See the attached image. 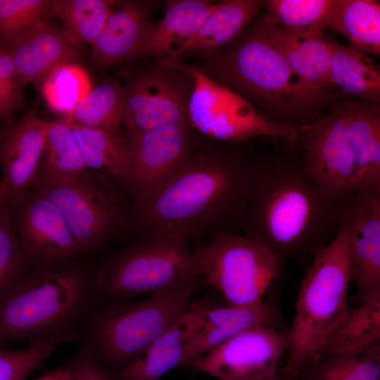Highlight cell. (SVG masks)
<instances>
[{
  "mask_svg": "<svg viewBox=\"0 0 380 380\" xmlns=\"http://www.w3.org/2000/svg\"><path fill=\"white\" fill-rule=\"evenodd\" d=\"M214 5L208 0L167 1L163 18L153 24L134 58H170L197 32Z\"/></svg>",
  "mask_w": 380,
  "mask_h": 380,
  "instance_id": "603a6c76",
  "label": "cell"
},
{
  "mask_svg": "<svg viewBox=\"0 0 380 380\" xmlns=\"http://www.w3.org/2000/svg\"><path fill=\"white\" fill-rule=\"evenodd\" d=\"M194 87L186 72L159 59L125 87L122 123L127 133L165 127H191L188 105Z\"/></svg>",
  "mask_w": 380,
  "mask_h": 380,
  "instance_id": "7c38bea8",
  "label": "cell"
},
{
  "mask_svg": "<svg viewBox=\"0 0 380 380\" xmlns=\"http://www.w3.org/2000/svg\"><path fill=\"white\" fill-rule=\"evenodd\" d=\"M124 99L125 87L116 82H104L91 87L66 117L81 125L120 135Z\"/></svg>",
  "mask_w": 380,
  "mask_h": 380,
  "instance_id": "d6a6232c",
  "label": "cell"
},
{
  "mask_svg": "<svg viewBox=\"0 0 380 380\" xmlns=\"http://www.w3.org/2000/svg\"><path fill=\"white\" fill-rule=\"evenodd\" d=\"M258 380H281V379L280 378L279 373L278 374L275 376L262 379H258Z\"/></svg>",
  "mask_w": 380,
  "mask_h": 380,
  "instance_id": "ee69618b",
  "label": "cell"
},
{
  "mask_svg": "<svg viewBox=\"0 0 380 380\" xmlns=\"http://www.w3.org/2000/svg\"><path fill=\"white\" fill-rule=\"evenodd\" d=\"M377 341H380V296L350 308L319 355L353 350Z\"/></svg>",
  "mask_w": 380,
  "mask_h": 380,
  "instance_id": "1f68e13d",
  "label": "cell"
},
{
  "mask_svg": "<svg viewBox=\"0 0 380 380\" xmlns=\"http://www.w3.org/2000/svg\"><path fill=\"white\" fill-rule=\"evenodd\" d=\"M200 285L159 291L144 299L108 310L98 330L103 354L112 362L121 365L120 369L124 367L179 319Z\"/></svg>",
  "mask_w": 380,
  "mask_h": 380,
  "instance_id": "ba28073f",
  "label": "cell"
},
{
  "mask_svg": "<svg viewBox=\"0 0 380 380\" xmlns=\"http://www.w3.org/2000/svg\"><path fill=\"white\" fill-rule=\"evenodd\" d=\"M91 88L87 72L69 63L57 68L44 80L42 92L52 109L69 116Z\"/></svg>",
  "mask_w": 380,
  "mask_h": 380,
  "instance_id": "e575fe53",
  "label": "cell"
},
{
  "mask_svg": "<svg viewBox=\"0 0 380 380\" xmlns=\"http://www.w3.org/2000/svg\"><path fill=\"white\" fill-rule=\"evenodd\" d=\"M215 303L209 298L191 302L185 312L131 362L113 372V380H159L172 369L182 367L186 344L206 311Z\"/></svg>",
  "mask_w": 380,
  "mask_h": 380,
  "instance_id": "ac0fdd59",
  "label": "cell"
},
{
  "mask_svg": "<svg viewBox=\"0 0 380 380\" xmlns=\"http://www.w3.org/2000/svg\"><path fill=\"white\" fill-rule=\"evenodd\" d=\"M46 137V123L30 113L21 118L0 142L1 179L4 201L13 205L21 201L38 180Z\"/></svg>",
  "mask_w": 380,
  "mask_h": 380,
  "instance_id": "2e32d148",
  "label": "cell"
},
{
  "mask_svg": "<svg viewBox=\"0 0 380 380\" xmlns=\"http://www.w3.org/2000/svg\"><path fill=\"white\" fill-rule=\"evenodd\" d=\"M336 0L264 1L267 15L284 30L297 34L322 32L329 27Z\"/></svg>",
  "mask_w": 380,
  "mask_h": 380,
  "instance_id": "836d02e7",
  "label": "cell"
},
{
  "mask_svg": "<svg viewBox=\"0 0 380 380\" xmlns=\"http://www.w3.org/2000/svg\"><path fill=\"white\" fill-rule=\"evenodd\" d=\"M4 199V191H3L1 182L0 179V202Z\"/></svg>",
  "mask_w": 380,
  "mask_h": 380,
  "instance_id": "f6af8a7d",
  "label": "cell"
},
{
  "mask_svg": "<svg viewBox=\"0 0 380 380\" xmlns=\"http://www.w3.org/2000/svg\"><path fill=\"white\" fill-rule=\"evenodd\" d=\"M205 67L204 73L240 95L265 118L286 127L312 123L337 96L301 79L269 40L260 19L229 47L210 56Z\"/></svg>",
  "mask_w": 380,
  "mask_h": 380,
  "instance_id": "3957f363",
  "label": "cell"
},
{
  "mask_svg": "<svg viewBox=\"0 0 380 380\" xmlns=\"http://www.w3.org/2000/svg\"><path fill=\"white\" fill-rule=\"evenodd\" d=\"M348 107V101H336L324 115L299 132L295 142L310 174L337 199L367 189L347 125Z\"/></svg>",
  "mask_w": 380,
  "mask_h": 380,
  "instance_id": "9c48e42d",
  "label": "cell"
},
{
  "mask_svg": "<svg viewBox=\"0 0 380 380\" xmlns=\"http://www.w3.org/2000/svg\"><path fill=\"white\" fill-rule=\"evenodd\" d=\"M347 125L364 188L380 193L379 105L348 101Z\"/></svg>",
  "mask_w": 380,
  "mask_h": 380,
  "instance_id": "4316f807",
  "label": "cell"
},
{
  "mask_svg": "<svg viewBox=\"0 0 380 380\" xmlns=\"http://www.w3.org/2000/svg\"><path fill=\"white\" fill-rule=\"evenodd\" d=\"M112 0H52L51 13L63 23L65 35L75 44H93L103 29L113 7Z\"/></svg>",
  "mask_w": 380,
  "mask_h": 380,
  "instance_id": "4dcf8cb0",
  "label": "cell"
},
{
  "mask_svg": "<svg viewBox=\"0 0 380 380\" xmlns=\"http://www.w3.org/2000/svg\"><path fill=\"white\" fill-rule=\"evenodd\" d=\"M51 1L0 0V34L7 45L20 32L45 20Z\"/></svg>",
  "mask_w": 380,
  "mask_h": 380,
  "instance_id": "8d00e7d4",
  "label": "cell"
},
{
  "mask_svg": "<svg viewBox=\"0 0 380 380\" xmlns=\"http://www.w3.org/2000/svg\"><path fill=\"white\" fill-rule=\"evenodd\" d=\"M8 46L20 86L44 82L57 68L74 63L78 56L75 45L45 20L20 32Z\"/></svg>",
  "mask_w": 380,
  "mask_h": 380,
  "instance_id": "d6986e66",
  "label": "cell"
},
{
  "mask_svg": "<svg viewBox=\"0 0 380 380\" xmlns=\"http://www.w3.org/2000/svg\"><path fill=\"white\" fill-rule=\"evenodd\" d=\"M70 334H54L22 350H10L0 343V380H25Z\"/></svg>",
  "mask_w": 380,
  "mask_h": 380,
  "instance_id": "d590c367",
  "label": "cell"
},
{
  "mask_svg": "<svg viewBox=\"0 0 380 380\" xmlns=\"http://www.w3.org/2000/svg\"><path fill=\"white\" fill-rule=\"evenodd\" d=\"M0 77L4 80L19 84L15 80L17 72L13 57L8 49L1 47H0Z\"/></svg>",
  "mask_w": 380,
  "mask_h": 380,
  "instance_id": "60d3db41",
  "label": "cell"
},
{
  "mask_svg": "<svg viewBox=\"0 0 380 380\" xmlns=\"http://www.w3.org/2000/svg\"><path fill=\"white\" fill-rule=\"evenodd\" d=\"M0 86L5 88H8V89H20L19 84L4 80L1 78V77H0Z\"/></svg>",
  "mask_w": 380,
  "mask_h": 380,
  "instance_id": "7bdbcfd3",
  "label": "cell"
},
{
  "mask_svg": "<svg viewBox=\"0 0 380 380\" xmlns=\"http://www.w3.org/2000/svg\"><path fill=\"white\" fill-rule=\"evenodd\" d=\"M347 220L350 281L359 303L380 296V193H357Z\"/></svg>",
  "mask_w": 380,
  "mask_h": 380,
  "instance_id": "9a60e30c",
  "label": "cell"
},
{
  "mask_svg": "<svg viewBox=\"0 0 380 380\" xmlns=\"http://www.w3.org/2000/svg\"><path fill=\"white\" fill-rule=\"evenodd\" d=\"M82 284L74 274L48 272L18 282L0 301V343L53 325L76 308Z\"/></svg>",
  "mask_w": 380,
  "mask_h": 380,
  "instance_id": "8fae6325",
  "label": "cell"
},
{
  "mask_svg": "<svg viewBox=\"0 0 380 380\" xmlns=\"http://www.w3.org/2000/svg\"><path fill=\"white\" fill-rule=\"evenodd\" d=\"M190 128L172 126L127 133L133 201L151 194L177 170L195 142Z\"/></svg>",
  "mask_w": 380,
  "mask_h": 380,
  "instance_id": "5bb4252c",
  "label": "cell"
},
{
  "mask_svg": "<svg viewBox=\"0 0 380 380\" xmlns=\"http://www.w3.org/2000/svg\"><path fill=\"white\" fill-rule=\"evenodd\" d=\"M153 2L128 1L113 10L101 32L92 44V56L99 66L107 67L134 58L153 25Z\"/></svg>",
  "mask_w": 380,
  "mask_h": 380,
  "instance_id": "7402d4cb",
  "label": "cell"
},
{
  "mask_svg": "<svg viewBox=\"0 0 380 380\" xmlns=\"http://www.w3.org/2000/svg\"><path fill=\"white\" fill-rule=\"evenodd\" d=\"M193 254L203 282L219 291L229 305L259 304L284 271L283 261L241 232L209 236Z\"/></svg>",
  "mask_w": 380,
  "mask_h": 380,
  "instance_id": "5b68a950",
  "label": "cell"
},
{
  "mask_svg": "<svg viewBox=\"0 0 380 380\" xmlns=\"http://www.w3.org/2000/svg\"><path fill=\"white\" fill-rule=\"evenodd\" d=\"M64 380H113L91 357L82 355L63 369Z\"/></svg>",
  "mask_w": 380,
  "mask_h": 380,
  "instance_id": "f35d334b",
  "label": "cell"
},
{
  "mask_svg": "<svg viewBox=\"0 0 380 380\" xmlns=\"http://www.w3.org/2000/svg\"><path fill=\"white\" fill-rule=\"evenodd\" d=\"M350 281L347 215L331 241L314 257L302 279L289 330V348L281 380H291L319 355L350 307Z\"/></svg>",
  "mask_w": 380,
  "mask_h": 380,
  "instance_id": "277c9868",
  "label": "cell"
},
{
  "mask_svg": "<svg viewBox=\"0 0 380 380\" xmlns=\"http://www.w3.org/2000/svg\"><path fill=\"white\" fill-rule=\"evenodd\" d=\"M188 73L194 87L188 105L191 127L213 139L238 143L255 137L295 143L303 127L293 128L273 123L246 99L219 84L197 67L178 58L161 59Z\"/></svg>",
  "mask_w": 380,
  "mask_h": 380,
  "instance_id": "8992f818",
  "label": "cell"
},
{
  "mask_svg": "<svg viewBox=\"0 0 380 380\" xmlns=\"http://www.w3.org/2000/svg\"><path fill=\"white\" fill-rule=\"evenodd\" d=\"M264 6V1L224 0L215 3L197 32L170 58L219 52L234 42Z\"/></svg>",
  "mask_w": 380,
  "mask_h": 380,
  "instance_id": "cb8c5ba5",
  "label": "cell"
},
{
  "mask_svg": "<svg viewBox=\"0 0 380 380\" xmlns=\"http://www.w3.org/2000/svg\"><path fill=\"white\" fill-rule=\"evenodd\" d=\"M46 123V142L37 182L68 180L83 175L87 167L69 119L65 116Z\"/></svg>",
  "mask_w": 380,
  "mask_h": 380,
  "instance_id": "f546056e",
  "label": "cell"
},
{
  "mask_svg": "<svg viewBox=\"0 0 380 380\" xmlns=\"http://www.w3.org/2000/svg\"><path fill=\"white\" fill-rule=\"evenodd\" d=\"M39 194L60 210L81 248L101 241L126 220L129 209L122 194L104 180L84 174L62 181H38Z\"/></svg>",
  "mask_w": 380,
  "mask_h": 380,
  "instance_id": "30bf717a",
  "label": "cell"
},
{
  "mask_svg": "<svg viewBox=\"0 0 380 380\" xmlns=\"http://www.w3.org/2000/svg\"><path fill=\"white\" fill-rule=\"evenodd\" d=\"M330 51V75L343 95L379 105L380 67L371 57L336 39L326 37Z\"/></svg>",
  "mask_w": 380,
  "mask_h": 380,
  "instance_id": "d4e9b609",
  "label": "cell"
},
{
  "mask_svg": "<svg viewBox=\"0 0 380 380\" xmlns=\"http://www.w3.org/2000/svg\"><path fill=\"white\" fill-rule=\"evenodd\" d=\"M277 297L272 296L251 306L215 303L205 313L186 346L182 367L246 330L271 327L283 329Z\"/></svg>",
  "mask_w": 380,
  "mask_h": 380,
  "instance_id": "e0dca14e",
  "label": "cell"
},
{
  "mask_svg": "<svg viewBox=\"0 0 380 380\" xmlns=\"http://www.w3.org/2000/svg\"><path fill=\"white\" fill-rule=\"evenodd\" d=\"M289 348V331L260 327L230 338L190 367L218 380H258L279 373L281 359Z\"/></svg>",
  "mask_w": 380,
  "mask_h": 380,
  "instance_id": "4fadbf2b",
  "label": "cell"
},
{
  "mask_svg": "<svg viewBox=\"0 0 380 380\" xmlns=\"http://www.w3.org/2000/svg\"><path fill=\"white\" fill-rule=\"evenodd\" d=\"M7 206L4 199L0 202V301L19 282L24 258Z\"/></svg>",
  "mask_w": 380,
  "mask_h": 380,
  "instance_id": "74e56055",
  "label": "cell"
},
{
  "mask_svg": "<svg viewBox=\"0 0 380 380\" xmlns=\"http://www.w3.org/2000/svg\"><path fill=\"white\" fill-rule=\"evenodd\" d=\"M69 121L86 167L108 172L130 191L132 170L126 141L118 134Z\"/></svg>",
  "mask_w": 380,
  "mask_h": 380,
  "instance_id": "83f0119b",
  "label": "cell"
},
{
  "mask_svg": "<svg viewBox=\"0 0 380 380\" xmlns=\"http://www.w3.org/2000/svg\"><path fill=\"white\" fill-rule=\"evenodd\" d=\"M19 229L24 255L56 260L81 248L60 210L41 194L23 210Z\"/></svg>",
  "mask_w": 380,
  "mask_h": 380,
  "instance_id": "ffe728a7",
  "label": "cell"
},
{
  "mask_svg": "<svg viewBox=\"0 0 380 380\" xmlns=\"http://www.w3.org/2000/svg\"><path fill=\"white\" fill-rule=\"evenodd\" d=\"M330 28L342 34L350 47L380 56V4L373 0H336Z\"/></svg>",
  "mask_w": 380,
  "mask_h": 380,
  "instance_id": "f1b7e54d",
  "label": "cell"
},
{
  "mask_svg": "<svg viewBox=\"0 0 380 380\" xmlns=\"http://www.w3.org/2000/svg\"><path fill=\"white\" fill-rule=\"evenodd\" d=\"M260 20L269 40L301 79L318 90L339 91L331 77L330 51L322 32H290L265 14Z\"/></svg>",
  "mask_w": 380,
  "mask_h": 380,
  "instance_id": "44dd1931",
  "label": "cell"
},
{
  "mask_svg": "<svg viewBox=\"0 0 380 380\" xmlns=\"http://www.w3.org/2000/svg\"><path fill=\"white\" fill-rule=\"evenodd\" d=\"M20 90L0 86V118L12 113L20 101Z\"/></svg>",
  "mask_w": 380,
  "mask_h": 380,
  "instance_id": "ab89813d",
  "label": "cell"
},
{
  "mask_svg": "<svg viewBox=\"0 0 380 380\" xmlns=\"http://www.w3.org/2000/svg\"><path fill=\"white\" fill-rule=\"evenodd\" d=\"M202 283L187 243L162 236H143L108 265L99 281L101 290L116 298Z\"/></svg>",
  "mask_w": 380,
  "mask_h": 380,
  "instance_id": "52a82bcc",
  "label": "cell"
},
{
  "mask_svg": "<svg viewBox=\"0 0 380 380\" xmlns=\"http://www.w3.org/2000/svg\"><path fill=\"white\" fill-rule=\"evenodd\" d=\"M65 374L63 369H58L49 372L36 380H64Z\"/></svg>",
  "mask_w": 380,
  "mask_h": 380,
  "instance_id": "b9f144b4",
  "label": "cell"
},
{
  "mask_svg": "<svg viewBox=\"0 0 380 380\" xmlns=\"http://www.w3.org/2000/svg\"><path fill=\"white\" fill-rule=\"evenodd\" d=\"M354 198L329 196L300 151L256 157L242 232L285 264L294 260L308 267L341 229Z\"/></svg>",
  "mask_w": 380,
  "mask_h": 380,
  "instance_id": "7a4b0ae2",
  "label": "cell"
},
{
  "mask_svg": "<svg viewBox=\"0 0 380 380\" xmlns=\"http://www.w3.org/2000/svg\"><path fill=\"white\" fill-rule=\"evenodd\" d=\"M232 144L195 141L165 182L133 201L126 220L142 236H162L184 243L242 231L256 157L248 156Z\"/></svg>",
  "mask_w": 380,
  "mask_h": 380,
  "instance_id": "6da1fadb",
  "label": "cell"
},
{
  "mask_svg": "<svg viewBox=\"0 0 380 380\" xmlns=\"http://www.w3.org/2000/svg\"><path fill=\"white\" fill-rule=\"evenodd\" d=\"M291 380H380V341L353 350L322 353Z\"/></svg>",
  "mask_w": 380,
  "mask_h": 380,
  "instance_id": "484cf974",
  "label": "cell"
}]
</instances>
